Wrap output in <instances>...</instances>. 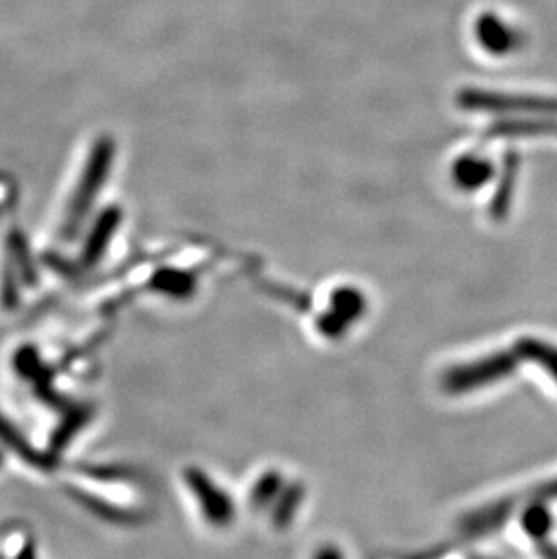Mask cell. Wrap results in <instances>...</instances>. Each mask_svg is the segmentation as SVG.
Returning a JSON list of instances; mask_svg holds the SVG:
<instances>
[{
    "label": "cell",
    "mask_w": 557,
    "mask_h": 559,
    "mask_svg": "<svg viewBox=\"0 0 557 559\" xmlns=\"http://www.w3.org/2000/svg\"><path fill=\"white\" fill-rule=\"evenodd\" d=\"M113 162L111 145L98 147L89 163L85 165L84 174L80 178V185L76 187L73 198L67 205L66 219H64V234L75 237L80 228L84 227L85 219L93 209L100 190L104 189V181Z\"/></svg>",
    "instance_id": "cell-1"
},
{
    "label": "cell",
    "mask_w": 557,
    "mask_h": 559,
    "mask_svg": "<svg viewBox=\"0 0 557 559\" xmlns=\"http://www.w3.org/2000/svg\"><path fill=\"white\" fill-rule=\"evenodd\" d=\"M516 351H498L478 361L456 366L444 375L445 391L453 395H462L476 389L487 388L489 384L500 382L514 373L520 364Z\"/></svg>",
    "instance_id": "cell-2"
},
{
    "label": "cell",
    "mask_w": 557,
    "mask_h": 559,
    "mask_svg": "<svg viewBox=\"0 0 557 559\" xmlns=\"http://www.w3.org/2000/svg\"><path fill=\"white\" fill-rule=\"evenodd\" d=\"M185 478H187L190 491L196 494L199 507L208 522L214 523V525H227L232 522L234 503L225 491H221L218 485L208 478L207 474L199 469H189Z\"/></svg>",
    "instance_id": "cell-3"
},
{
    "label": "cell",
    "mask_w": 557,
    "mask_h": 559,
    "mask_svg": "<svg viewBox=\"0 0 557 559\" xmlns=\"http://www.w3.org/2000/svg\"><path fill=\"white\" fill-rule=\"evenodd\" d=\"M122 214L120 210H105L95 221V225L89 230L85 237L84 250H82V261L84 265L95 266L104 259L107 248L113 241L114 234L120 225Z\"/></svg>",
    "instance_id": "cell-4"
},
{
    "label": "cell",
    "mask_w": 557,
    "mask_h": 559,
    "mask_svg": "<svg viewBox=\"0 0 557 559\" xmlns=\"http://www.w3.org/2000/svg\"><path fill=\"white\" fill-rule=\"evenodd\" d=\"M521 361L538 364L539 368L547 371L548 375L557 382V346L534 337H521L514 348Z\"/></svg>",
    "instance_id": "cell-5"
},
{
    "label": "cell",
    "mask_w": 557,
    "mask_h": 559,
    "mask_svg": "<svg viewBox=\"0 0 557 559\" xmlns=\"http://www.w3.org/2000/svg\"><path fill=\"white\" fill-rule=\"evenodd\" d=\"M151 288L160 292V294L170 295V297H176V299H185L196 290V277L189 272L169 268V270L158 272L152 277Z\"/></svg>",
    "instance_id": "cell-6"
},
{
    "label": "cell",
    "mask_w": 557,
    "mask_h": 559,
    "mask_svg": "<svg viewBox=\"0 0 557 559\" xmlns=\"http://www.w3.org/2000/svg\"><path fill=\"white\" fill-rule=\"evenodd\" d=\"M552 512L548 511L547 502L543 500H530L527 509L521 514V527L536 541L547 538L552 529Z\"/></svg>",
    "instance_id": "cell-7"
},
{
    "label": "cell",
    "mask_w": 557,
    "mask_h": 559,
    "mask_svg": "<svg viewBox=\"0 0 557 559\" xmlns=\"http://www.w3.org/2000/svg\"><path fill=\"white\" fill-rule=\"evenodd\" d=\"M0 442L4 446L10 447L11 451L24 456V460H28L33 465H40L44 462V458L29 446L26 436L19 433L17 427L10 424V420H6L4 417H0Z\"/></svg>",
    "instance_id": "cell-8"
},
{
    "label": "cell",
    "mask_w": 557,
    "mask_h": 559,
    "mask_svg": "<svg viewBox=\"0 0 557 559\" xmlns=\"http://www.w3.org/2000/svg\"><path fill=\"white\" fill-rule=\"evenodd\" d=\"M491 165L485 162V160H463L462 163H458L456 167V181L458 185H462L465 189H476L483 185L485 181L489 180L491 176Z\"/></svg>",
    "instance_id": "cell-9"
},
{
    "label": "cell",
    "mask_w": 557,
    "mask_h": 559,
    "mask_svg": "<svg viewBox=\"0 0 557 559\" xmlns=\"http://www.w3.org/2000/svg\"><path fill=\"white\" fill-rule=\"evenodd\" d=\"M281 485H283V478L279 474H265L255 485L254 493L250 494V500L254 502V505H265L274 498L275 494L279 493Z\"/></svg>",
    "instance_id": "cell-10"
},
{
    "label": "cell",
    "mask_w": 557,
    "mask_h": 559,
    "mask_svg": "<svg viewBox=\"0 0 557 559\" xmlns=\"http://www.w3.org/2000/svg\"><path fill=\"white\" fill-rule=\"evenodd\" d=\"M303 498V489L301 487H292L288 493L284 494L283 502L279 503L277 511H275V522L277 525H286L292 520L293 514L297 511L299 503Z\"/></svg>",
    "instance_id": "cell-11"
},
{
    "label": "cell",
    "mask_w": 557,
    "mask_h": 559,
    "mask_svg": "<svg viewBox=\"0 0 557 559\" xmlns=\"http://www.w3.org/2000/svg\"><path fill=\"white\" fill-rule=\"evenodd\" d=\"M530 500H543V502H550V500H557V478L550 480L547 484H541L532 489L529 493Z\"/></svg>",
    "instance_id": "cell-12"
},
{
    "label": "cell",
    "mask_w": 557,
    "mask_h": 559,
    "mask_svg": "<svg viewBox=\"0 0 557 559\" xmlns=\"http://www.w3.org/2000/svg\"><path fill=\"white\" fill-rule=\"evenodd\" d=\"M539 552L547 558H557V547L556 545H550V543H545V540L539 541Z\"/></svg>",
    "instance_id": "cell-13"
},
{
    "label": "cell",
    "mask_w": 557,
    "mask_h": 559,
    "mask_svg": "<svg viewBox=\"0 0 557 559\" xmlns=\"http://www.w3.org/2000/svg\"><path fill=\"white\" fill-rule=\"evenodd\" d=\"M0 465H2V456H0Z\"/></svg>",
    "instance_id": "cell-14"
}]
</instances>
